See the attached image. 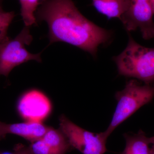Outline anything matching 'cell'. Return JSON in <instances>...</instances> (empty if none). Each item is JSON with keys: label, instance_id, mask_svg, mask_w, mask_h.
Returning a JSON list of instances; mask_svg holds the SVG:
<instances>
[{"label": "cell", "instance_id": "1", "mask_svg": "<svg viewBox=\"0 0 154 154\" xmlns=\"http://www.w3.org/2000/svg\"><path fill=\"white\" fill-rule=\"evenodd\" d=\"M36 21L48 25L50 44L61 42L95 57L98 47L106 44L112 33L83 16L73 0H45L35 14Z\"/></svg>", "mask_w": 154, "mask_h": 154}, {"label": "cell", "instance_id": "2", "mask_svg": "<svg viewBox=\"0 0 154 154\" xmlns=\"http://www.w3.org/2000/svg\"><path fill=\"white\" fill-rule=\"evenodd\" d=\"M113 60L120 75L154 82V48L141 45L129 34L126 47Z\"/></svg>", "mask_w": 154, "mask_h": 154}, {"label": "cell", "instance_id": "3", "mask_svg": "<svg viewBox=\"0 0 154 154\" xmlns=\"http://www.w3.org/2000/svg\"><path fill=\"white\" fill-rule=\"evenodd\" d=\"M117 102L111 122L104 131L107 137L114 130L154 98V82L141 83L136 79L128 81L123 90L116 93Z\"/></svg>", "mask_w": 154, "mask_h": 154}, {"label": "cell", "instance_id": "4", "mask_svg": "<svg viewBox=\"0 0 154 154\" xmlns=\"http://www.w3.org/2000/svg\"><path fill=\"white\" fill-rule=\"evenodd\" d=\"M32 41L30 27L25 26L15 38L0 43V75L8 76L15 67L30 60L41 62V53H30L25 47Z\"/></svg>", "mask_w": 154, "mask_h": 154}, {"label": "cell", "instance_id": "5", "mask_svg": "<svg viewBox=\"0 0 154 154\" xmlns=\"http://www.w3.org/2000/svg\"><path fill=\"white\" fill-rule=\"evenodd\" d=\"M60 129L67 139L72 148L82 154H104L107 151L108 137L104 132L95 133L80 127L62 115L59 118Z\"/></svg>", "mask_w": 154, "mask_h": 154}, {"label": "cell", "instance_id": "6", "mask_svg": "<svg viewBox=\"0 0 154 154\" xmlns=\"http://www.w3.org/2000/svg\"><path fill=\"white\" fill-rule=\"evenodd\" d=\"M153 9L151 0H131L120 20L128 32L139 29L145 40L154 38Z\"/></svg>", "mask_w": 154, "mask_h": 154}, {"label": "cell", "instance_id": "7", "mask_svg": "<svg viewBox=\"0 0 154 154\" xmlns=\"http://www.w3.org/2000/svg\"><path fill=\"white\" fill-rule=\"evenodd\" d=\"M17 109L19 116L25 121L42 122L51 113V105L43 93L33 89L19 98Z\"/></svg>", "mask_w": 154, "mask_h": 154}, {"label": "cell", "instance_id": "8", "mask_svg": "<svg viewBox=\"0 0 154 154\" xmlns=\"http://www.w3.org/2000/svg\"><path fill=\"white\" fill-rule=\"evenodd\" d=\"M30 143L32 154H66L72 149L60 129L50 127L42 137Z\"/></svg>", "mask_w": 154, "mask_h": 154}, {"label": "cell", "instance_id": "9", "mask_svg": "<svg viewBox=\"0 0 154 154\" xmlns=\"http://www.w3.org/2000/svg\"><path fill=\"white\" fill-rule=\"evenodd\" d=\"M48 127L42 122L26 121L8 124L0 121V138L7 134H15L32 143L42 137Z\"/></svg>", "mask_w": 154, "mask_h": 154}, {"label": "cell", "instance_id": "10", "mask_svg": "<svg viewBox=\"0 0 154 154\" xmlns=\"http://www.w3.org/2000/svg\"><path fill=\"white\" fill-rule=\"evenodd\" d=\"M125 147L121 154H153L151 138L142 130L137 134H124Z\"/></svg>", "mask_w": 154, "mask_h": 154}, {"label": "cell", "instance_id": "11", "mask_svg": "<svg viewBox=\"0 0 154 154\" xmlns=\"http://www.w3.org/2000/svg\"><path fill=\"white\" fill-rule=\"evenodd\" d=\"M96 11L108 19L118 18L129 8L131 0H91Z\"/></svg>", "mask_w": 154, "mask_h": 154}, {"label": "cell", "instance_id": "12", "mask_svg": "<svg viewBox=\"0 0 154 154\" xmlns=\"http://www.w3.org/2000/svg\"><path fill=\"white\" fill-rule=\"evenodd\" d=\"M21 6V15L25 26L37 25L35 14L45 0H18Z\"/></svg>", "mask_w": 154, "mask_h": 154}, {"label": "cell", "instance_id": "13", "mask_svg": "<svg viewBox=\"0 0 154 154\" xmlns=\"http://www.w3.org/2000/svg\"><path fill=\"white\" fill-rule=\"evenodd\" d=\"M15 17L14 12H6L0 6V43L10 38L8 35V29Z\"/></svg>", "mask_w": 154, "mask_h": 154}, {"label": "cell", "instance_id": "14", "mask_svg": "<svg viewBox=\"0 0 154 154\" xmlns=\"http://www.w3.org/2000/svg\"><path fill=\"white\" fill-rule=\"evenodd\" d=\"M14 150L16 154H32L28 147H26L21 144L17 145L14 148Z\"/></svg>", "mask_w": 154, "mask_h": 154}, {"label": "cell", "instance_id": "15", "mask_svg": "<svg viewBox=\"0 0 154 154\" xmlns=\"http://www.w3.org/2000/svg\"><path fill=\"white\" fill-rule=\"evenodd\" d=\"M0 154H16V153L14 150L13 152L1 151H0Z\"/></svg>", "mask_w": 154, "mask_h": 154}, {"label": "cell", "instance_id": "16", "mask_svg": "<svg viewBox=\"0 0 154 154\" xmlns=\"http://www.w3.org/2000/svg\"><path fill=\"white\" fill-rule=\"evenodd\" d=\"M151 141L152 148L153 154H154V136L151 137Z\"/></svg>", "mask_w": 154, "mask_h": 154}, {"label": "cell", "instance_id": "17", "mask_svg": "<svg viewBox=\"0 0 154 154\" xmlns=\"http://www.w3.org/2000/svg\"><path fill=\"white\" fill-rule=\"evenodd\" d=\"M151 2L152 6L154 12V0H151Z\"/></svg>", "mask_w": 154, "mask_h": 154}, {"label": "cell", "instance_id": "18", "mask_svg": "<svg viewBox=\"0 0 154 154\" xmlns=\"http://www.w3.org/2000/svg\"><path fill=\"white\" fill-rule=\"evenodd\" d=\"M3 0H0V6H2V3L3 2Z\"/></svg>", "mask_w": 154, "mask_h": 154}]
</instances>
